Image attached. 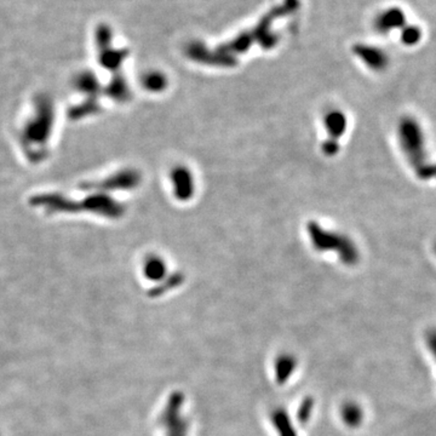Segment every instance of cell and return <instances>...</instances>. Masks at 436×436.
Returning <instances> with one entry per match:
<instances>
[{"label": "cell", "instance_id": "obj_1", "mask_svg": "<svg viewBox=\"0 0 436 436\" xmlns=\"http://www.w3.org/2000/svg\"><path fill=\"white\" fill-rule=\"evenodd\" d=\"M307 230L313 246L317 251H335L341 258V261L348 266H353L359 261L357 245L347 235L326 230L317 222H309Z\"/></svg>", "mask_w": 436, "mask_h": 436}, {"label": "cell", "instance_id": "obj_2", "mask_svg": "<svg viewBox=\"0 0 436 436\" xmlns=\"http://www.w3.org/2000/svg\"><path fill=\"white\" fill-rule=\"evenodd\" d=\"M397 137L402 152L415 171L426 166L428 161L426 136L418 120L412 117H404L399 121Z\"/></svg>", "mask_w": 436, "mask_h": 436}, {"label": "cell", "instance_id": "obj_3", "mask_svg": "<svg viewBox=\"0 0 436 436\" xmlns=\"http://www.w3.org/2000/svg\"><path fill=\"white\" fill-rule=\"evenodd\" d=\"M406 12L402 8L392 6L382 11L375 20V28L378 33L388 34L394 30H400L407 25Z\"/></svg>", "mask_w": 436, "mask_h": 436}, {"label": "cell", "instance_id": "obj_4", "mask_svg": "<svg viewBox=\"0 0 436 436\" xmlns=\"http://www.w3.org/2000/svg\"><path fill=\"white\" fill-rule=\"evenodd\" d=\"M171 182L174 186V194L181 201H188L195 193V182L193 174L186 166H177L171 171Z\"/></svg>", "mask_w": 436, "mask_h": 436}, {"label": "cell", "instance_id": "obj_5", "mask_svg": "<svg viewBox=\"0 0 436 436\" xmlns=\"http://www.w3.org/2000/svg\"><path fill=\"white\" fill-rule=\"evenodd\" d=\"M354 52L367 68L375 72H383L389 66V56L381 48L372 45H357L354 48Z\"/></svg>", "mask_w": 436, "mask_h": 436}, {"label": "cell", "instance_id": "obj_6", "mask_svg": "<svg viewBox=\"0 0 436 436\" xmlns=\"http://www.w3.org/2000/svg\"><path fill=\"white\" fill-rule=\"evenodd\" d=\"M324 124H325L327 134L330 135V139H341L347 131V117L342 110L333 109V110L327 112L325 118H324Z\"/></svg>", "mask_w": 436, "mask_h": 436}, {"label": "cell", "instance_id": "obj_7", "mask_svg": "<svg viewBox=\"0 0 436 436\" xmlns=\"http://www.w3.org/2000/svg\"><path fill=\"white\" fill-rule=\"evenodd\" d=\"M422 37H423V32H422L419 26L407 23L404 28L400 30V39H402V44L406 45V46H415V45L419 44Z\"/></svg>", "mask_w": 436, "mask_h": 436}, {"label": "cell", "instance_id": "obj_8", "mask_svg": "<svg viewBox=\"0 0 436 436\" xmlns=\"http://www.w3.org/2000/svg\"><path fill=\"white\" fill-rule=\"evenodd\" d=\"M144 272H147L149 278L160 279L166 274V264L159 257H150L147 259Z\"/></svg>", "mask_w": 436, "mask_h": 436}, {"label": "cell", "instance_id": "obj_9", "mask_svg": "<svg viewBox=\"0 0 436 436\" xmlns=\"http://www.w3.org/2000/svg\"><path fill=\"white\" fill-rule=\"evenodd\" d=\"M166 84H168L166 77H164L163 75H160L158 72L150 73V75H147L144 78V86L147 89L150 90V91H155V92H159V91L165 89Z\"/></svg>", "mask_w": 436, "mask_h": 436}, {"label": "cell", "instance_id": "obj_10", "mask_svg": "<svg viewBox=\"0 0 436 436\" xmlns=\"http://www.w3.org/2000/svg\"><path fill=\"white\" fill-rule=\"evenodd\" d=\"M416 175L421 179L429 181V179H436V164L428 163L426 166L416 171Z\"/></svg>", "mask_w": 436, "mask_h": 436}, {"label": "cell", "instance_id": "obj_11", "mask_svg": "<svg viewBox=\"0 0 436 436\" xmlns=\"http://www.w3.org/2000/svg\"><path fill=\"white\" fill-rule=\"evenodd\" d=\"M322 152L327 157H333L339 152L337 139H328L322 143Z\"/></svg>", "mask_w": 436, "mask_h": 436}, {"label": "cell", "instance_id": "obj_12", "mask_svg": "<svg viewBox=\"0 0 436 436\" xmlns=\"http://www.w3.org/2000/svg\"><path fill=\"white\" fill-rule=\"evenodd\" d=\"M344 417L347 418L349 424H357V422H360L361 419V413L357 406H349L346 408Z\"/></svg>", "mask_w": 436, "mask_h": 436}, {"label": "cell", "instance_id": "obj_13", "mask_svg": "<svg viewBox=\"0 0 436 436\" xmlns=\"http://www.w3.org/2000/svg\"><path fill=\"white\" fill-rule=\"evenodd\" d=\"M428 343H429V347H430L431 352L434 353V355L436 357V331L429 333L428 336Z\"/></svg>", "mask_w": 436, "mask_h": 436}, {"label": "cell", "instance_id": "obj_14", "mask_svg": "<svg viewBox=\"0 0 436 436\" xmlns=\"http://www.w3.org/2000/svg\"><path fill=\"white\" fill-rule=\"evenodd\" d=\"M434 250H435V255H436V244H435V246H434Z\"/></svg>", "mask_w": 436, "mask_h": 436}]
</instances>
